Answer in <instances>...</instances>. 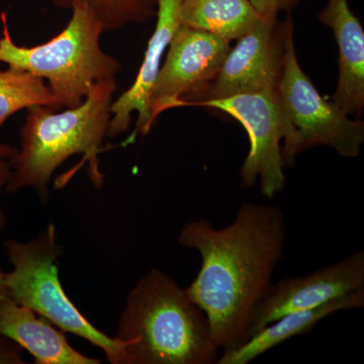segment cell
I'll return each mask as SVG.
<instances>
[{"mask_svg": "<svg viewBox=\"0 0 364 364\" xmlns=\"http://www.w3.org/2000/svg\"><path fill=\"white\" fill-rule=\"evenodd\" d=\"M7 257L13 272H6L7 296L31 309L63 332L87 340L105 352L112 364H133L129 342L100 331L76 308L60 282L58 259L61 247L56 227L50 223L36 238L21 243L6 240Z\"/></svg>", "mask_w": 364, "mask_h": 364, "instance_id": "5", "label": "cell"}, {"mask_svg": "<svg viewBox=\"0 0 364 364\" xmlns=\"http://www.w3.org/2000/svg\"><path fill=\"white\" fill-rule=\"evenodd\" d=\"M116 90V79H109L93 86L79 107L59 112L47 105L26 109L21 148L11 159V177L6 191L35 188L47 200V186L55 170L76 154L90 163L91 181L100 188L98 154L107 136Z\"/></svg>", "mask_w": 364, "mask_h": 364, "instance_id": "2", "label": "cell"}, {"mask_svg": "<svg viewBox=\"0 0 364 364\" xmlns=\"http://www.w3.org/2000/svg\"><path fill=\"white\" fill-rule=\"evenodd\" d=\"M230 50V42L219 36L181 23L170 41L153 90V122L170 109L195 102L215 77Z\"/></svg>", "mask_w": 364, "mask_h": 364, "instance_id": "8", "label": "cell"}, {"mask_svg": "<svg viewBox=\"0 0 364 364\" xmlns=\"http://www.w3.org/2000/svg\"><path fill=\"white\" fill-rule=\"evenodd\" d=\"M299 0H250L254 9L262 18H277L282 11H289Z\"/></svg>", "mask_w": 364, "mask_h": 364, "instance_id": "19", "label": "cell"}, {"mask_svg": "<svg viewBox=\"0 0 364 364\" xmlns=\"http://www.w3.org/2000/svg\"><path fill=\"white\" fill-rule=\"evenodd\" d=\"M18 152V148L0 143V198L2 189L6 188L11 177V159ZM7 224V217L2 208L0 200V233L4 231Z\"/></svg>", "mask_w": 364, "mask_h": 364, "instance_id": "18", "label": "cell"}, {"mask_svg": "<svg viewBox=\"0 0 364 364\" xmlns=\"http://www.w3.org/2000/svg\"><path fill=\"white\" fill-rule=\"evenodd\" d=\"M364 306V287L336 299L308 310L296 311L282 316L256 332L241 346L223 352L217 364H248L287 340L312 331L323 318L340 311L353 310Z\"/></svg>", "mask_w": 364, "mask_h": 364, "instance_id": "14", "label": "cell"}, {"mask_svg": "<svg viewBox=\"0 0 364 364\" xmlns=\"http://www.w3.org/2000/svg\"><path fill=\"white\" fill-rule=\"evenodd\" d=\"M33 105L60 109L44 79L14 67L9 66L6 70L0 71V129L7 119Z\"/></svg>", "mask_w": 364, "mask_h": 364, "instance_id": "16", "label": "cell"}, {"mask_svg": "<svg viewBox=\"0 0 364 364\" xmlns=\"http://www.w3.org/2000/svg\"><path fill=\"white\" fill-rule=\"evenodd\" d=\"M61 9L88 7L102 26L104 33L114 32L129 23H145L156 16L157 0H51Z\"/></svg>", "mask_w": 364, "mask_h": 364, "instance_id": "17", "label": "cell"}, {"mask_svg": "<svg viewBox=\"0 0 364 364\" xmlns=\"http://www.w3.org/2000/svg\"><path fill=\"white\" fill-rule=\"evenodd\" d=\"M318 20L329 26L339 48V80L332 102L346 114L364 107V32L348 0H328Z\"/></svg>", "mask_w": 364, "mask_h": 364, "instance_id": "12", "label": "cell"}, {"mask_svg": "<svg viewBox=\"0 0 364 364\" xmlns=\"http://www.w3.org/2000/svg\"><path fill=\"white\" fill-rule=\"evenodd\" d=\"M191 105L227 112L247 131L250 150L240 171L244 188L253 186L259 179L261 193L268 198H274L284 188L286 165L280 146L284 141V129L275 90L243 93Z\"/></svg>", "mask_w": 364, "mask_h": 364, "instance_id": "7", "label": "cell"}, {"mask_svg": "<svg viewBox=\"0 0 364 364\" xmlns=\"http://www.w3.org/2000/svg\"><path fill=\"white\" fill-rule=\"evenodd\" d=\"M262 16L250 0H182V25L232 42L248 33Z\"/></svg>", "mask_w": 364, "mask_h": 364, "instance_id": "15", "label": "cell"}, {"mask_svg": "<svg viewBox=\"0 0 364 364\" xmlns=\"http://www.w3.org/2000/svg\"><path fill=\"white\" fill-rule=\"evenodd\" d=\"M31 309L6 296L0 299V335L26 349L37 364H100L75 350L64 332Z\"/></svg>", "mask_w": 364, "mask_h": 364, "instance_id": "13", "label": "cell"}, {"mask_svg": "<svg viewBox=\"0 0 364 364\" xmlns=\"http://www.w3.org/2000/svg\"><path fill=\"white\" fill-rule=\"evenodd\" d=\"M286 220L277 205L244 203L227 227L189 222L178 235L182 247L202 256L198 277L186 289L207 316L218 348L247 341L256 310L272 284L286 246Z\"/></svg>", "mask_w": 364, "mask_h": 364, "instance_id": "1", "label": "cell"}, {"mask_svg": "<svg viewBox=\"0 0 364 364\" xmlns=\"http://www.w3.org/2000/svg\"><path fill=\"white\" fill-rule=\"evenodd\" d=\"M261 18L228 53L215 77L195 102L277 90L284 57L282 26Z\"/></svg>", "mask_w": 364, "mask_h": 364, "instance_id": "9", "label": "cell"}, {"mask_svg": "<svg viewBox=\"0 0 364 364\" xmlns=\"http://www.w3.org/2000/svg\"><path fill=\"white\" fill-rule=\"evenodd\" d=\"M7 296V289L6 284V272L0 269V299L6 298Z\"/></svg>", "mask_w": 364, "mask_h": 364, "instance_id": "21", "label": "cell"}, {"mask_svg": "<svg viewBox=\"0 0 364 364\" xmlns=\"http://www.w3.org/2000/svg\"><path fill=\"white\" fill-rule=\"evenodd\" d=\"M182 0H157V23L148 42L147 49L133 85L114 100L111 107L107 136L114 138L129 130L132 114L136 112V128L128 139L134 142L136 135H147L154 122L151 112V97L161 69L164 53L174 33L181 25Z\"/></svg>", "mask_w": 364, "mask_h": 364, "instance_id": "11", "label": "cell"}, {"mask_svg": "<svg viewBox=\"0 0 364 364\" xmlns=\"http://www.w3.org/2000/svg\"><path fill=\"white\" fill-rule=\"evenodd\" d=\"M21 348L14 341L0 335V364H23Z\"/></svg>", "mask_w": 364, "mask_h": 364, "instance_id": "20", "label": "cell"}, {"mask_svg": "<svg viewBox=\"0 0 364 364\" xmlns=\"http://www.w3.org/2000/svg\"><path fill=\"white\" fill-rule=\"evenodd\" d=\"M65 28L44 44L16 45L11 38L6 13L0 14V62L44 79L60 109L79 107L100 81L116 79L122 70L117 58L100 47L104 31L88 7L71 9Z\"/></svg>", "mask_w": 364, "mask_h": 364, "instance_id": "4", "label": "cell"}, {"mask_svg": "<svg viewBox=\"0 0 364 364\" xmlns=\"http://www.w3.org/2000/svg\"><path fill=\"white\" fill-rule=\"evenodd\" d=\"M282 26L284 57L275 93L284 129V165L317 146L331 147L343 157H358L364 142L363 122L352 121L334 102L321 97L299 66L291 18Z\"/></svg>", "mask_w": 364, "mask_h": 364, "instance_id": "6", "label": "cell"}, {"mask_svg": "<svg viewBox=\"0 0 364 364\" xmlns=\"http://www.w3.org/2000/svg\"><path fill=\"white\" fill-rule=\"evenodd\" d=\"M116 337L129 342L133 364H210L219 358L202 309L155 268L129 294Z\"/></svg>", "mask_w": 364, "mask_h": 364, "instance_id": "3", "label": "cell"}, {"mask_svg": "<svg viewBox=\"0 0 364 364\" xmlns=\"http://www.w3.org/2000/svg\"><path fill=\"white\" fill-rule=\"evenodd\" d=\"M363 287V251H358L305 277L280 280L272 284L260 301L249 338L287 314L317 308Z\"/></svg>", "mask_w": 364, "mask_h": 364, "instance_id": "10", "label": "cell"}]
</instances>
